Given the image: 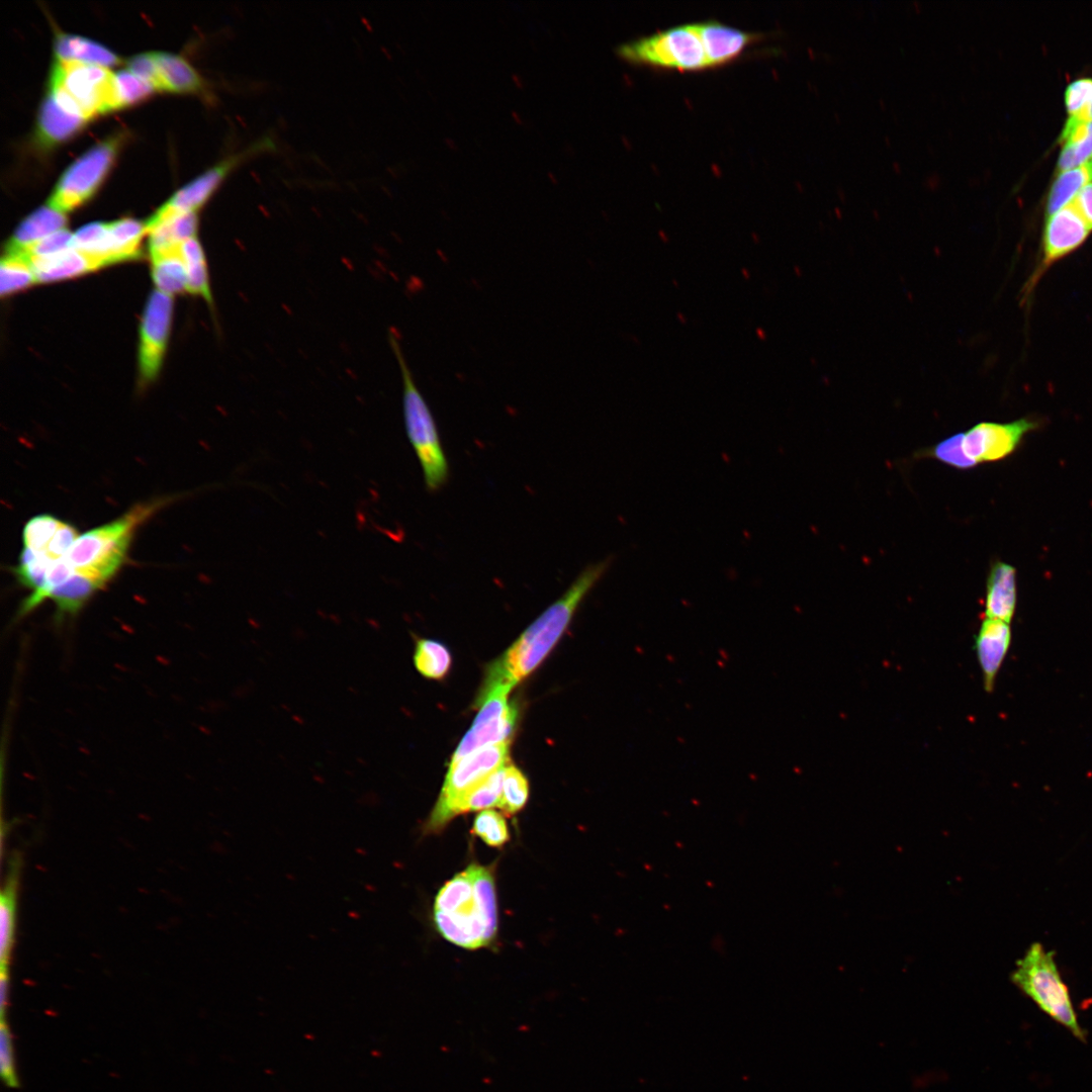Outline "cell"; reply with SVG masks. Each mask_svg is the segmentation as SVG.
I'll use <instances>...</instances> for the list:
<instances>
[{
	"label": "cell",
	"mask_w": 1092,
	"mask_h": 1092,
	"mask_svg": "<svg viewBox=\"0 0 1092 1092\" xmlns=\"http://www.w3.org/2000/svg\"><path fill=\"white\" fill-rule=\"evenodd\" d=\"M611 565L607 558L584 567L564 594L549 606L495 661L490 670L516 685L546 657L577 608Z\"/></svg>",
	"instance_id": "obj_1"
},
{
	"label": "cell",
	"mask_w": 1092,
	"mask_h": 1092,
	"mask_svg": "<svg viewBox=\"0 0 1092 1092\" xmlns=\"http://www.w3.org/2000/svg\"><path fill=\"white\" fill-rule=\"evenodd\" d=\"M170 500L166 497L138 504L118 519L79 535L66 560L76 572L104 586L124 562L138 526Z\"/></svg>",
	"instance_id": "obj_2"
},
{
	"label": "cell",
	"mask_w": 1092,
	"mask_h": 1092,
	"mask_svg": "<svg viewBox=\"0 0 1092 1092\" xmlns=\"http://www.w3.org/2000/svg\"><path fill=\"white\" fill-rule=\"evenodd\" d=\"M388 339L401 376L402 411L407 438L423 470L427 489L436 491L449 477V464L438 427L415 381L396 333L390 331Z\"/></svg>",
	"instance_id": "obj_3"
},
{
	"label": "cell",
	"mask_w": 1092,
	"mask_h": 1092,
	"mask_svg": "<svg viewBox=\"0 0 1092 1092\" xmlns=\"http://www.w3.org/2000/svg\"><path fill=\"white\" fill-rule=\"evenodd\" d=\"M617 52L640 65L688 71L717 66L709 22L670 27L624 43Z\"/></svg>",
	"instance_id": "obj_4"
},
{
	"label": "cell",
	"mask_w": 1092,
	"mask_h": 1092,
	"mask_svg": "<svg viewBox=\"0 0 1092 1092\" xmlns=\"http://www.w3.org/2000/svg\"><path fill=\"white\" fill-rule=\"evenodd\" d=\"M438 932L455 945L476 949L488 945L497 931L494 880L490 869L474 863V894L451 912L433 910Z\"/></svg>",
	"instance_id": "obj_5"
},
{
	"label": "cell",
	"mask_w": 1092,
	"mask_h": 1092,
	"mask_svg": "<svg viewBox=\"0 0 1092 1092\" xmlns=\"http://www.w3.org/2000/svg\"><path fill=\"white\" fill-rule=\"evenodd\" d=\"M1011 980L1043 1012L1080 1040L1085 1039L1068 988L1061 978L1052 951L1046 950L1039 942L1032 943L1016 963Z\"/></svg>",
	"instance_id": "obj_6"
},
{
	"label": "cell",
	"mask_w": 1092,
	"mask_h": 1092,
	"mask_svg": "<svg viewBox=\"0 0 1092 1092\" xmlns=\"http://www.w3.org/2000/svg\"><path fill=\"white\" fill-rule=\"evenodd\" d=\"M510 741L480 747L450 764L438 800L423 825L424 834L439 833L456 816L466 797L509 759Z\"/></svg>",
	"instance_id": "obj_7"
},
{
	"label": "cell",
	"mask_w": 1092,
	"mask_h": 1092,
	"mask_svg": "<svg viewBox=\"0 0 1092 1092\" xmlns=\"http://www.w3.org/2000/svg\"><path fill=\"white\" fill-rule=\"evenodd\" d=\"M514 686L488 670L477 701L478 714L455 749L450 764L480 747L510 741L517 720V710L509 702V694Z\"/></svg>",
	"instance_id": "obj_8"
},
{
	"label": "cell",
	"mask_w": 1092,
	"mask_h": 1092,
	"mask_svg": "<svg viewBox=\"0 0 1092 1092\" xmlns=\"http://www.w3.org/2000/svg\"><path fill=\"white\" fill-rule=\"evenodd\" d=\"M121 136H109L87 150L60 177L49 205L66 212L89 199L109 171Z\"/></svg>",
	"instance_id": "obj_9"
},
{
	"label": "cell",
	"mask_w": 1092,
	"mask_h": 1092,
	"mask_svg": "<svg viewBox=\"0 0 1092 1092\" xmlns=\"http://www.w3.org/2000/svg\"><path fill=\"white\" fill-rule=\"evenodd\" d=\"M50 82L62 87L88 119L120 108L114 72L107 67L56 60Z\"/></svg>",
	"instance_id": "obj_10"
},
{
	"label": "cell",
	"mask_w": 1092,
	"mask_h": 1092,
	"mask_svg": "<svg viewBox=\"0 0 1092 1092\" xmlns=\"http://www.w3.org/2000/svg\"><path fill=\"white\" fill-rule=\"evenodd\" d=\"M274 149L275 143L269 136L255 141L246 149L224 158L177 190L157 211L160 213L195 212L234 169L245 161L262 153L272 152Z\"/></svg>",
	"instance_id": "obj_11"
},
{
	"label": "cell",
	"mask_w": 1092,
	"mask_h": 1092,
	"mask_svg": "<svg viewBox=\"0 0 1092 1092\" xmlns=\"http://www.w3.org/2000/svg\"><path fill=\"white\" fill-rule=\"evenodd\" d=\"M1091 231L1072 203L1050 214L1043 226L1041 258L1026 284L1025 293L1031 292L1050 267L1078 250Z\"/></svg>",
	"instance_id": "obj_12"
},
{
	"label": "cell",
	"mask_w": 1092,
	"mask_h": 1092,
	"mask_svg": "<svg viewBox=\"0 0 1092 1092\" xmlns=\"http://www.w3.org/2000/svg\"><path fill=\"white\" fill-rule=\"evenodd\" d=\"M170 295L156 290L150 295L140 329L139 368L141 382L152 381L160 371L171 326Z\"/></svg>",
	"instance_id": "obj_13"
},
{
	"label": "cell",
	"mask_w": 1092,
	"mask_h": 1092,
	"mask_svg": "<svg viewBox=\"0 0 1092 1092\" xmlns=\"http://www.w3.org/2000/svg\"><path fill=\"white\" fill-rule=\"evenodd\" d=\"M1035 426L1028 419L1009 423L981 422L962 433V448L974 466L998 461L1010 455Z\"/></svg>",
	"instance_id": "obj_14"
},
{
	"label": "cell",
	"mask_w": 1092,
	"mask_h": 1092,
	"mask_svg": "<svg viewBox=\"0 0 1092 1092\" xmlns=\"http://www.w3.org/2000/svg\"><path fill=\"white\" fill-rule=\"evenodd\" d=\"M87 120L74 99L62 87L50 82L37 118L38 140L44 145H55L70 138Z\"/></svg>",
	"instance_id": "obj_15"
},
{
	"label": "cell",
	"mask_w": 1092,
	"mask_h": 1092,
	"mask_svg": "<svg viewBox=\"0 0 1092 1092\" xmlns=\"http://www.w3.org/2000/svg\"><path fill=\"white\" fill-rule=\"evenodd\" d=\"M1011 644L1010 623L985 618L975 638V649L986 692L994 689L1000 667Z\"/></svg>",
	"instance_id": "obj_16"
},
{
	"label": "cell",
	"mask_w": 1092,
	"mask_h": 1092,
	"mask_svg": "<svg viewBox=\"0 0 1092 1092\" xmlns=\"http://www.w3.org/2000/svg\"><path fill=\"white\" fill-rule=\"evenodd\" d=\"M1016 570L997 561L989 571L986 583L985 618L1010 623L1016 609Z\"/></svg>",
	"instance_id": "obj_17"
},
{
	"label": "cell",
	"mask_w": 1092,
	"mask_h": 1092,
	"mask_svg": "<svg viewBox=\"0 0 1092 1092\" xmlns=\"http://www.w3.org/2000/svg\"><path fill=\"white\" fill-rule=\"evenodd\" d=\"M36 282L48 283L80 276L103 265L95 258L71 248L47 257L27 258Z\"/></svg>",
	"instance_id": "obj_18"
},
{
	"label": "cell",
	"mask_w": 1092,
	"mask_h": 1092,
	"mask_svg": "<svg viewBox=\"0 0 1092 1092\" xmlns=\"http://www.w3.org/2000/svg\"><path fill=\"white\" fill-rule=\"evenodd\" d=\"M64 212L47 204L31 212L16 228L7 246L6 254H19L41 239L65 229Z\"/></svg>",
	"instance_id": "obj_19"
},
{
	"label": "cell",
	"mask_w": 1092,
	"mask_h": 1092,
	"mask_svg": "<svg viewBox=\"0 0 1092 1092\" xmlns=\"http://www.w3.org/2000/svg\"><path fill=\"white\" fill-rule=\"evenodd\" d=\"M55 53L58 61H74L107 68L120 62L117 55L101 43L70 33L57 35Z\"/></svg>",
	"instance_id": "obj_20"
},
{
	"label": "cell",
	"mask_w": 1092,
	"mask_h": 1092,
	"mask_svg": "<svg viewBox=\"0 0 1092 1092\" xmlns=\"http://www.w3.org/2000/svg\"><path fill=\"white\" fill-rule=\"evenodd\" d=\"M159 69L162 90L175 92H201L204 82L197 71L181 56L154 52Z\"/></svg>",
	"instance_id": "obj_21"
},
{
	"label": "cell",
	"mask_w": 1092,
	"mask_h": 1092,
	"mask_svg": "<svg viewBox=\"0 0 1092 1092\" xmlns=\"http://www.w3.org/2000/svg\"><path fill=\"white\" fill-rule=\"evenodd\" d=\"M103 586L95 580L75 571L51 593L49 600L55 603L58 617L73 616Z\"/></svg>",
	"instance_id": "obj_22"
},
{
	"label": "cell",
	"mask_w": 1092,
	"mask_h": 1092,
	"mask_svg": "<svg viewBox=\"0 0 1092 1092\" xmlns=\"http://www.w3.org/2000/svg\"><path fill=\"white\" fill-rule=\"evenodd\" d=\"M1092 181V159L1086 163L1061 171L1054 180L1046 199L1048 215L1070 204L1080 190Z\"/></svg>",
	"instance_id": "obj_23"
},
{
	"label": "cell",
	"mask_w": 1092,
	"mask_h": 1092,
	"mask_svg": "<svg viewBox=\"0 0 1092 1092\" xmlns=\"http://www.w3.org/2000/svg\"><path fill=\"white\" fill-rule=\"evenodd\" d=\"M152 276L160 292L172 295L187 291V271L179 249L151 257Z\"/></svg>",
	"instance_id": "obj_24"
},
{
	"label": "cell",
	"mask_w": 1092,
	"mask_h": 1092,
	"mask_svg": "<svg viewBox=\"0 0 1092 1092\" xmlns=\"http://www.w3.org/2000/svg\"><path fill=\"white\" fill-rule=\"evenodd\" d=\"M73 248L97 259L102 265L115 263L109 223L92 222L73 234Z\"/></svg>",
	"instance_id": "obj_25"
},
{
	"label": "cell",
	"mask_w": 1092,
	"mask_h": 1092,
	"mask_svg": "<svg viewBox=\"0 0 1092 1092\" xmlns=\"http://www.w3.org/2000/svg\"><path fill=\"white\" fill-rule=\"evenodd\" d=\"M16 876L17 863L12 864L10 875L0 899V922L1 943L0 962L1 970H8L9 958L14 940L15 908H16Z\"/></svg>",
	"instance_id": "obj_26"
},
{
	"label": "cell",
	"mask_w": 1092,
	"mask_h": 1092,
	"mask_svg": "<svg viewBox=\"0 0 1092 1092\" xmlns=\"http://www.w3.org/2000/svg\"><path fill=\"white\" fill-rule=\"evenodd\" d=\"M451 662V654L441 642L427 638L416 640L414 663L423 676L431 679L443 678Z\"/></svg>",
	"instance_id": "obj_27"
},
{
	"label": "cell",
	"mask_w": 1092,
	"mask_h": 1092,
	"mask_svg": "<svg viewBox=\"0 0 1092 1092\" xmlns=\"http://www.w3.org/2000/svg\"><path fill=\"white\" fill-rule=\"evenodd\" d=\"M115 263L136 259L141 254V242L147 234L146 223L133 218H121L109 222Z\"/></svg>",
	"instance_id": "obj_28"
},
{
	"label": "cell",
	"mask_w": 1092,
	"mask_h": 1092,
	"mask_svg": "<svg viewBox=\"0 0 1092 1092\" xmlns=\"http://www.w3.org/2000/svg\"><path fill=\"white\" fill-rule=\"evenodd\" d=\"M35 282L27 258L15 254H6L2 258L0 264V292L3 297L23 290Z\"/></svg>",
	"instance_id": "obj_29"
},
{
	"label": "cell",
	"mask_w": 1092,
	"mask_h": 1092,
	"mask_svg": "<svg viewBox=\"0 0 1092 1092\" xmlns=\"http://www.w3.org/2000/svg\"><path fill=\"white\" fill-rule=\"evenodd\" d=\"M53 561L55 560L48 557L46 553H35L28 548H23L14 573L19 582L31 590L29 596L43 588Z\"/></svg>",
	"instance_id": "obj_30"
},
{
	"label": "cell",
	"mask_w": 1092,
	"mask_h": 1092,
	"mask_svg": "<svg viewBox=\"0 0 1092 1092\" xmlns=\"http://www.w3.org/2000/svg\"><path fill=\"white\" fill-rule=\"evenodd\" d=\"M528 797L529 785L524 774L513 764L506 765L499 809L507 816H512L523 809Z\"/></svg>",
	"instance_id": "obj_31"
},
{
	"label": "cell",
	"mask_w": 1092,
	"mask_h": 1092,
	"mask_svg": "<svg viewBox=\"0 0 1092 1092\" xmlns=\"http://www.w3.org/2000/svg\"><path fill=\"white\" fill-rule=\"evenodd\" d=\"M505 766L489 776L466 797L461 805L460 814L482 811L492 807L499 808Z\"/></svg>",
	"instance_id": "obj_32"
},
{
	"label": "cell",
	"mask_w": 1092,
	"mask_h": 1092,
	"mask_svg": "<svg viewBox=\"0 0 1092 1092\" xmlns=\"http://www.w3.org/2000/svg\"><path fill=\"white\" fill-rule=\"evenodd\" d=\"M472 832L489 846L500 847L510 839L504 816L495 810L480 811L473 821Z\"/></svg>",
	"instance_id": "obj_33"
},
{
	"label": "cell",
	"mask_w": 1092,
	"mask_h": 1092,
	"mask_svg": "<svg viewBox=\"0 0 1092 1092\" xmlns=\"http://www.w3.org/2000/svg\"><path fill=\"white\" fill-rule=\"evenodd\" d=\"M62 523L51 515L31 518L23 529L24 548L35 553H44Z\"/></svg>",
	"instance_id": "obj_34"
},
{
	"label": "cell",
	"mask_w": 1092,
	"mask_h": 1092,
	"mask_svg": "<svg viewBox=\"0 0 1092 1092\" xmlns=\"http://www.w3.org/2000/svg\"><path fill=\"white\" fill-rule=\"evenodd\" d=\"M114 81L120 107L133 104L156 90L150 83L127 69L114 72Z\"/></svg>",
	"instance_id": "obj_35"
},
{
	"label": "cell",
	"mask_w": 1092,
	"mask_h": 1092,
	"mask_svg": "<svg viewBox=\"0 0 1092 1092\" xmlns=\"http://www.w3.org/2000/svg\"><path fill=\"white\" fill-rule=\"evenodd\" d=\"M921 455L932 457L957 469H970L975 467L963 451L962 433L952 435L933 447L925 449Z\"/></svg>",
	"instance_id": "obj_36"
},
{
	"label": "cell",
	"mask_w": 1092,
	"mask_h": 1092,
	"mask_svg": "<svg viewBox=\"0 0 1092 1092\" xmlns=\"http://www.w3.org/2000/svg\"><path fill=\"white\" fill-rule=\"evenodd\" d=\"M1091 102V78H1080L1068 85L1065 91V104L1071 116L1088 120L1086 114Z\"/></svg>",
	"instance_id": "obj_37"
},
{
	"label": "cell",
	"mask_w": 1092,
	"mask_h": 1092,
	"mask_svg": "<svg viewBox=\"0 0 1092 1092\" xmlns=\"http://www.w3.org/2000/svg\"><path fill=\"white\" fill-rule=\"evenodd\" d=\"M71 248H73V234L64 229L41 239L23 252L15 255H21L25 258L47 257Z\"/></svg>",
	"instance_id": "obj_38"
},
{
	"label": "cell",
	"mask_w": 1092,
	"mask_h": 1092,
	"mask_svg": "<svg viewBox=\"0 0 1092 1092\" xmlns=\"http://www.w3.org/2000/svg\"><path fill=\"white\" fill-rule=\"evenodd\" d=\"M187 271V291L212 303L205 257L184 262Z\"/></svg>",
	"instance_id": "obj_39"
},
{
	"label": "cell",
	"mask_w": 1092,
	"mask_h": 1092,
	"mask_svg": "<svg viewBox=\"0 0 1092 1092\" xmlns=\"http://www.w3.org/2000/svg\"><path fill=\"white\" fill-rule=\"evenodd\" d=\"M1090 159H1092V119L1091 131L1085 140L1063 146L1058 167L1060 171L1069 170L1086 163Z\"/></svg>",
	"instance_id": "obj_40"
},
{
	"label": "cell",
	"mask_w": 1092,
	"mask_h": 1092,
	"mask_svg": "<svg viewBox=\"0 0 1092 1092\" xmlns=\"http://www.w3.org/2000/svg\"><path fill=\"white\" fill-rule=\"evenodd\" d=\"M126 66L128 71L150 83L155 89L162 90L154 52L143 53L129 58Z\"/></svg>",
	"instance_id": "obj_41"
},
{
	"label": "cell",
	"mask_w": 1092,
	"mask_h": 1092,
	"mask_svg": "<svg viewBox=\"0 0 1092 1092\" xmlns=\"http://www.w3.org/2000/svg\"><path fill=\"white\" fill-rule=\"evenodd\" d=\"M0 1062L1 1076L9 1087L17 1086V1078L14 1068L12 1040L5 1019H1L0 1025Z\"/></svg>",
	"instance_id": "obj_42"
},
{
	"label": "cell",
	"mask_w": 1092,
	"mask_h": 1092,
	"mask_svg": "<svg viewBox=\"0 0 1092 1092\" xmlns=\"http://www.w3.org/2000/svg\"><path fill=\"white\" fill-rule=\"evenodd\" d=\"M79 537L76 529L66 523H62L54 538L50 542L46 555L52 560L65 558Z\"/></svg>",
	"instance_id": "obj_43"
},
{
	"label": "cell",
	"mask_w": 1092,
	"mask_h": 1092,
	"mask_svg": "<svg viewBox=\"0 0 1092 1092\" xmlns=\"http://www.w3.org/2000/svg\"><path fill=\"white\" fill-rule=\"evenodd\" d=\"M1071 203L1092 230V181L1080 190Z\"/></svg>",
	"instance_id": "obj_44"
},
{
	"label": "cell",
	"mask_w": 1092,
	"mask_h": 1092,
	"mask_svg": "<svg viewBox=\"0 0 1092 1092\" xmlns=\"http://www.w3.org/2000/svg\"><path fill=\"white\" fill-rule=\"evenodd\" d=\"M8 987L9 978L8 970H1L0 975V1004H1V1019L4 1018L5 1009L8 1003Z\"/></svg>",
	"instance_id": "obj_45"
},
{
	"label": "cell",
	"mask_w": 1092,
	"mask_h": 1092,
	"mask_svg": "<svg viewBox=\"0 0 1092 1092\" xmlns=\"http://www.w3.org/2000/svg\"><path fill=\"white\" fill-rule=\"evenodd\" d=\"M1086 118L1088 120L1092 119V102H1091V104H1090V106H1089V108L1087 110Z\"/></svg>",
	"instance_id": "obj_46"
}]
</instances>
